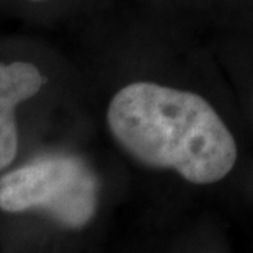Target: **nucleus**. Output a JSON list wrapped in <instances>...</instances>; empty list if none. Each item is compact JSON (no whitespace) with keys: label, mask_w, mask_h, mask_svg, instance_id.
Segmentation results:
<instances>
[{"label":"nucleus","mask_w":253,"mask_h":253,"mask_svg":"<svg viewBox=\"0 0 253 253\" xmlns=\"http://www.w3.org/2000/svg\"><path fill=\"white\" fill-rule=\"evenodd\" d=\"M35 2H40V0H35Z\"/></svg>","instance_id":"obj_4"},{"label":"nucleus","mask_w":253,"mask_h":253,"mask_svg":"<svg viewBox=\"0 0 253 253\" xmlns=\"http://www.w3.org/2000/svg\"><path fill=\"white\" fill-rule=\"evenodd\" d=\"M98 204V180L85 160L47 154L0 175V209H40L67 229H82Z\"/></svg>","instance_id":"obj_2"},{"label":"nucleus","mask_w":253,"mask_h":253,"mask_svg":"<svg viewBox=\"0 0 253 253\" xmlns=\"http://www.w3.org/2000/svg\"><path fill=\"white\" fill-rule=\"evenodd\" d=\"M46 79L30 62H0V171L17 157L18 129L15 108L35 96Z\"/></svg>","instance_id":"obj_3"},{"label":"nucleus","mask_w":253,"mask_h":253,"mask_svg":"<svg viewBox=\"0 0 253 253\" xmlns=\"http://www.w3.org/2000/svg\"><path fill=\"white\" fill-rule=\"evenodd\" d=\"M115 141L150 169H171L195 185L230 173L237 144L217 111L191 91L134 82L113 96L106 113Z\"/></svg>","instance_id":"obj_1"}]
</instances>
